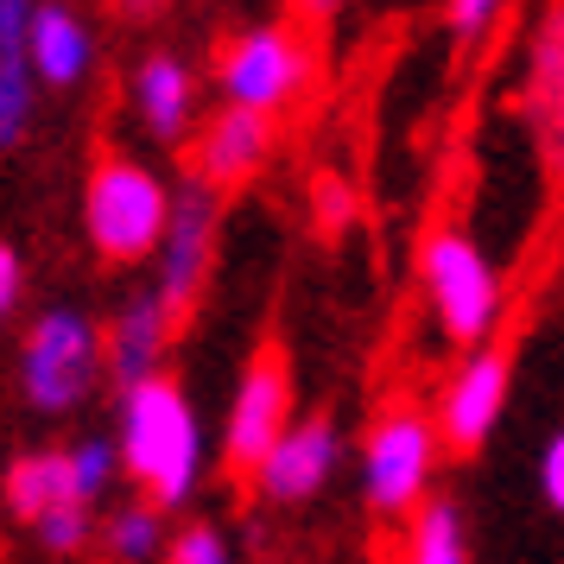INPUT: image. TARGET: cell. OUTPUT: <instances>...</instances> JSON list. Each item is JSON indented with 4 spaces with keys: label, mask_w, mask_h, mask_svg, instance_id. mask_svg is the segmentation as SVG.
I'll use <instances>...</instances> for the list:
<instances>
[{
    "label": "cell",
    "mask_w": 564,
    "mask_h": 564,
    "mask_svg": "<svg viewBox=\"0 0 564 564\" xmlns=\"http://www.w3.org/2000/svg\"><path fill=\"white\" fill-rule=\"evenodd\" d=\"M336 457H343V432H336V419H305V425H285L267 451H260V463L248 469L254 476V488L267 495V501H280V508H305V501H317L324 495V482L336 476Z\"/></svg>",
    "instance_id": "10"
},
{
    "label": "cell",
    "mask_w": 564,
    "mask_h": 564,
    "mask_svg": "<svg viewBox=\"0 0 564 564\" xmlns=\"http://www.w3.org/2000/svg\"><path fill=\"white\" fill-rule=\"evenodd\" d=\"M20 299H26V260H20V248H7V241H0V324L13 317Z\"/></svg>",
    "instance_id": "24"
},
{
    "label": "cell",
    "mask_w": 564,
    "mask_h": 564,
    "mask_svg": "<svg viewBox=\"0 0 564 564\" xmlns=\"http://www.w3.org/2000/svg\"><path fill=\"white\" fill-rule=\"evenodd\" d=\"M172 336H178V317L159 305V292L147 299H133V305L115 311V324L102 330V361L115 381H140V375H153L165 349H172Z\"/></svg>",
    "instance_id": "16"
},
{
    "label": "cell",
    "mask_w": 564,
    "mask_h": 564,
    "mask_svg": "<svg viewBox=\"0 0 564 564\" xmlns=\"http://www.w3.org/2000/svg\"><path fill=\"white\" fill-rule=\"evenodd\" d=\"M527 121L539 133V153L564 165V7L545 13L533 32V57H527Z\"/></svg>",
    "instance_id": "14"
},
{
    "label": "cell",
    "mask_w": 564,
    "mask_h": 564,
    "mask_svg": "<svg viewBox=\"0 0 564 564\" xmlns=\"http://www.w3.org/2000/svg\"><path fill=\"white\" fill-rule=\"evenodd\" d=\"M216 223H223V191H209L204 178H191L184 191H172L165 229L153 241V292L178 324L209 292V273H216Z\"/></svg>",
    "instance_id": "5"
},
{
    "label": "cell",
    "mask_w": 564,
    "mask_h": 564,
    "mask_svg": "<svg viewBox=\"0 0 564 564\" xmlns=\"http://www.w3.org/2000/svg\"><path fill=\"white\" fill-rule=\"evenodd\" d=\"M539 488H545V508L564 513V432L545 444V457H539Z\"/></svg>",
    "instance_id": "25"
},
{
    "label": "cell",
    "mask_w": 564,
    "mask_h": 564,
    "mask_svg": "<svg viewBox=\"0 0 564 564\" xmlns=\"http://www.w3.org/2000/svg\"><path fill=\"white\" fill-rule=\"evenodd\" d=\"M133 115H140V128L165 140V147H178L184 133H191V115H197V77H191V64L172 52H153L133 64Z\"/></svg>",
    "instance_id": "13"
},
{
    "label": "cell",
    "mask_w": 564,
    "mask_h": 564,
    "mask_svg": "<svg viewBox=\"0 0 564 564\" xmlns=\"http://www.w3.org/2000/svg\"><path fill=\"white\" fill-rule=\"evenodd\" d=\"M165 209H172V184L159 178L153 165L121 159V153H108L89 165V184H83V235H89V248L108 267L153 260Z\"/></svg>",
    "instance_id": "2"
},
{
    "label": "cell",
    "mask_w": 564,
    "mask_h": 564,
    "mask_svg": "<svg viewBox=\"0 0 564 564\" xmlns=\"http://www.w3.org/2000/svg\"><path fill=\"white\" fill-rule=\"evenodd\" d=\"M0 495H7L13 520H26V527L52 508V501H70V463H64V451H32V457H13Z\"/></svg>",
    "instance_id": "18"
},
{
    "label": "cell",
    "mask_w": 564,
    "mask_h": 564,
    "mask_svg": "<svg viewBox=\"0 0 564 564\" xmlns=\"http://www.w3.org/2000/svg\"><path fill=\"white\" fill-rule=\"evenodd\" d=\"M102 381V324L77 305H52L32 317L20 343V393L32 412H70Z\"/></svg>",
    "instance_id": "3"
},
{
    "label": "cell",
    "mask_w": 564,
    "mask_h": 564,
    "mask_svg": "<svg viewBox=\"0 0 564 564\" xmlns=\"http://www.w3.org/2000/svg\"><path fill=\"white\" fill-rule=\"evenodd\" d=\"M26 13L32 0H0V153H13L39 115V77L26 57Z\"/></svg>",
    "instance_id": "15"
},
{
    "label": "cell",
    "mask_w": 564,
    "mask_h": 564,
    "mask_svg": "<svg viewBox=\"0 0 564 564\" xmlns=\"http://www.w3.org/2000/svg\"><path fill=\"white\" fill-rule=\"evenodd\" d=\"M437 457H444V444H437V425L425 412H381L375 432L361 437V501L381 520H406V508L432 488Z\"/></svg>",
    "instance_id": "6"
},
{
    "label": "cell",
    "mask_w": 564,
    "mask_h": 564,
    "mask_svg": "<svg viewBox=\"0 0 564 564\" xmlns=\"http://www.w3.org/2000/svg\"><path fill=\"white\" fill-rule=\"evenodd\" d=\"M32 533H39V545L52 552V558H77V552H89V539H96V513H89V501H52V508L32 520Z\"/></svg>",
    "instance_id": "20"
},
{
    "label": "cell",
    "mask_w": 564,
    "mask_h": 564,
    "mask_svg": "<svg viewBox=\"0 0 564 564\" xmlns=\"http://www.w3.org/2000/svg\"><path fill=\"white\" fill-rule=\"evenodd\" d=\"M273 147H280L273 115L267 108H248V102H229L204 128V140H197V178L209 191H235V184H248L273 159Z\"/></svg>",
    "instance_id": "11"
},
{
    "label": "cell",
    "mask_w": 564,
    "mask_h": 564,
    "mask_svg": "<svg viewBox=\"0 0 564 564\" xmlns=\"http://www.w3.org/2000/svg\"><path fill=\"white\" fill-rule=\"evenodd\" d=\"M115 7H121V20H153L165 0H115Z\"/></svg>",
    "instance_id": "28"
},
{
    "label": "cell",
    "mask_w": 564,
    "mask_h": 564,
    "mask_svg": "<svg viewBox=\"0 0 564 564\" xmlns=\"http://www.w3.org/2000/svg\"><path fill=\"white\" fill-rule=\"evenodd\" d=\"M336 7H343V0H292V13H299V20H330Z\"/></svg>",
    "instance_id": "27"
},
{
    "label": "cell",
    "mask_w": 564,
    "mask_h": 564,
    "mask_svg": "<svg viewBox=\"0 0 564 564\" xmlns=\"http://www.w3.org/2000/svg\"><path fill=\"white\" fill-rule=\"evenodd\" d=\"M159 558L172 564H229V533L223 527H209V520H191L178 533H165V552Z\"/></svg>",
    "instance_id": "22"
},
{
    "label": "cell",
    "mask_w": 564,
    "mask_h": 564,
    "mask_svg": "<svg viewBox=\"0 0 564 564\" xmlns=\"http://www.w3.org/2000/svg\"><path fill=\"white\" fill-rule=\"evenodd\" d=\"M108 552L115 558H128V564H147L165 552V508H153V501H133V508H115L108 513Z\"/></svg>",
    "instance_id": "19"
},
{
    "label": "cell",
    "mask_w": 564,
    "mask_h": 564,
    "mask_svg": "<svg viewBox=\"0 0 564 564\" xmlns=\"http://www.w3.org/2000/svg\"><path fill=\"white\" fill-rule=\"evenodd\" d=\"M501 7L508 0H444V26L457 32V39H482L501 20Z\"/></svg>",
    "instance_id": "23"
},
{
    "label": "cell",
    "mask_w": 564,
    "mask_h": 564,
    "mask_svg": "<svg viewBox=\"0 0 564 564\" xmlns=\"http://www.w3.org/2000/svg\"><path fill=\"white\" fill-rule=\"evenodd\" d=\"M317 209H324V229H336V223L349 216V191H343V178H324V184H317Z\"/></svg>",
    "instance_id": "26"
},
{
    "label": "cell",
    "mask_w": 564,
    "mask_h": 564,
    "mask_svg": "<svg viewBox=\"0 0 564 564\" xmlns=\"http://www.w3.org/2000/svg\"><path fill=\"white\" fill-rule=\"evenodd\" d=\"M115 457L153 508H184L204 482V425L184 400L178 381L140 375L121 381V425H115Z\"/></svg>",
    "instance_id": "1"
},
{
    "label": "cell",
    "mask_w": 564,
    "mask_h": 564,
    "mask_svg": "<svg viewBox=\"0 0 564 564\" xmlns=\"http://www.w3.org/2000/svg\"><path fill=\"white\" fill-rule=\"evenodd\" d=\"M26 57L32 77L52 83V89H77L96 64V39L83 26V13H70L64 0H32L26 13Z\"/></svg>",
    "instance_id": "12"
},
{
    "label": "cell",
    "mask_w": 564,
    "mask_h": 564,
    "mask_svg": "<svg viewBox=\"0 0 564 564\" xmlns=\"http://www.w3.org/2000/svg\"><path fill=\"white\" fill-rule=\"evenodd\" d=\"M216 83L229 102L267 108L280 115L311 89V39L292 26H248L229 39V52L216 57Z\"/></svg>",
    "instance_id": "7"
},
{
    "label": "cell",
    "mask_w": 564,
    "mask_h": 564,
    "mask_svg": "<svg viewBox=\"0 0 564 564\" xmlns=\"http://www.w3.org/2000/svg\"><path fill=\"white\" fill-rule=\"evenodd\" d=\"M406 558L412 564H463L469 558V520L444 495H419L406 508Z\"/></svg>",
    "instance_id": "17"
},
{
    "label": "cell",
    "mask_w": 564,
    "mask_h": 564,
    "mask_svg": "<svg viewBox=\"0 0 564 564\" xmlns=\"http://www.w3.org/2000/svg\"><path fill=\"white\" fill-rule=\"evenodd\" d=\"M419 280L425 299L437 311V330L451 343H488L501 311H508V285L488 267V254L469 241L463 229H432L425 235V254H419Z\"/></svg>",
    "instance_id": "4"
},
{
    "label": "cell",
    "mask_w": 564,
    "mask_h": 564,
    "mask_svg": "<svg viewBox=\"0 0 564 564\" xmlns=\"http://www.w3.org/2000/svg\"><path fill=\"white\" fill-rule=\"evenodd\" d=\"M508 387H513V361L501 349H488V343H469V356L457 361V375L437 393V419H432L437 444L457 451V457L482 451L501 406H508Z\"/></svg>",
    "instance_id": "9"
},
{
    "label": "cell",
    "mask_w": 564,
    "mask_h": 564,
    "mask_svg": "<svg viewBox=\"0 0 564 564\" xmlns=\"http://www.w3.org/2000/svg\"><path fill=\"white\" fill-rule=\"evenodd\" d=\"M292 425V368H285L280 343H267L241 381H235V400H229V425H223V463L235 476H248L260 463V451Z\"/></svg>",
    "instance_id": "8"
},
{
    "label": "cell",
    "mask_w": 564,
    "mask_h": 564,
    "mask_svg": "<svg viewBox=\"0 0 564 564\" xmlns=\"http://www.w3.org/2000/svg\"><path fill=\"white\" fill-rule=\"evenodd\" d=\"M64 463H70V495L89 501V508H96L108 488H115V476H121V457H115V444H108V437H83V444H70Z\"/></svg>",
    "instance_id": "21"
}]
</instances>
